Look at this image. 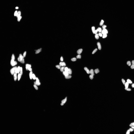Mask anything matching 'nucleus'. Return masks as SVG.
Returning <instances> with one entry per match:
<instances>
[{
  "label": "nucleus",
  "instance_id": "nucleus-4",
  "mask_svg": "<svg viewBox=\"0 0 134 134\" xmlns=\"http://www.w3.org/2000/svg\"><path fill=\"white\" fill-rule=\"evenodd\" d=\"M78 41L80 44L86 46V45H88L90 43H91V37L90 35L83 34H81V36L78 37Z\"/></svg>",
  "mask_w": 134,
  "mask_h": 134
},
{
  "label": "nucleus",
  "instance_id": "nucleus-1",
  "mask_svg": "<svg viewBox=\"0 0 134 134\" xmlns=\"http://www.w3.org/2000/svg\"><path fill=\"white\" fill-rule=\"evenodd\" d=\"M104 71V62L101 57L93 55L87 62L86 68L81 78V81L85 88H89L102 81Z\"/></svg>",
  "mask_w": 134,
  "mask_h": 134
},
{
  "label": "nucleus",
  "instance_id": "nucleus-2",
  "mask_svg": "<svg viewBox=\"0 0 134 134\" xmlns=\"http://www.w3.org/2000/svg\"><path fill=\"white\" fill-rule=\"evenodd\" d=\"M108 88V83L101 81L95 84L88 89L87 93V103L91 108H96L99 104L100 100L107 91Z\"/></svg>",
  "mask_w": 134,
  "mask_h": 134
},
{
  "label": "nucleus",
  "instance_id": "nucleus-3",
  "mask_svg": "<svg viewBox=\"0 0 134 134\" xmlns=\"http://www.w3.org/2000/svg\"><path fill=\"white\" fill-rule=\"evenodd\" d=\"M86 64V57L85 54L80 53L77 55L72 63L71 72H70L72 80L74 81L81 80Z\"/></svg>",
  "mask_w": 134,
  "mask_h": 134
}]
</instances>
